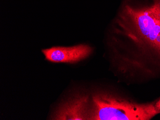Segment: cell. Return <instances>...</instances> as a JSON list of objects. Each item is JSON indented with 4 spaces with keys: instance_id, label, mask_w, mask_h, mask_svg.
<instances>
[{
    "instance_id": "cell-4",
    "label": "cell",
    "mask_w": 160,
    "mask_h": 120,
    "mask_svg": "<svg viewBox=\"0 0 160 120\" xmlns=\"http://www.w3.org/2000/svg\"><path fill=\"white\" fill-rule=\"evenodd\" d=\"M92 47L80 44L69 47L55 46L43 49L42 52L48 60L54 63L78 62L88 58L92 53Z\"/></svg>"
},
{
    "instance_id": "cell-5",
    "label": "cell",
    "mask_w": 160,
    "mask_h": 120,
    "mask_svg": "<svg viewBox=\"0 0 160 120\" xmlns=\"http://www.w3.org/2000/svg\"><path fill=\"white\" fill-rule=\"evenodd\" d=\"M156 106L160 112V99L156 103Z\"/></svg>"
},
{
    "instance_id": "cell-1",
    "label": "cell",
    "mask_w": 160,
    "mask_h": 120,
    "mask_svg": "<svg viewBox=\"0 0 160 120\" xmlns=\"http://www.w3.org/2000/svg\"><path fill=\"white\" fill-rule=\"evenodd\" d=\"M109 43L114 66L123 74L133 75L143 56L160 60V0H123Z\"/></svg>"
},
{
    "instance_id": "cell-2",
    "label": "cell",
    "mask_w": 160,
    "mask_h": 120,
    "mask_svg": "<svg viewBox=\"0 0 160 120\" xmlns=\"http://www.w3.org/2000/svg\"><path fill=\"white\" fill-rule=\"evenodd\" d=\"M160 113L156 103H140L117 93L97 90L90 95L87 120H149Z\"/></svg>"
},
{
    "instance_id": "cell-3",
    "label": "cell",
    "mask_w": 160,
    "mask_h": 120,
    "mask_svg": "<svg viewBox=\"0 0 160 120\" xmlns=\"http://www.w3.org/2000/svg\"><path fill=\"white\" fill-rule=\"evenodd\" d=\"M89 94L74 93L63 101L56 109L52 120H87Z\"/></svg>"
}]
</instances>
